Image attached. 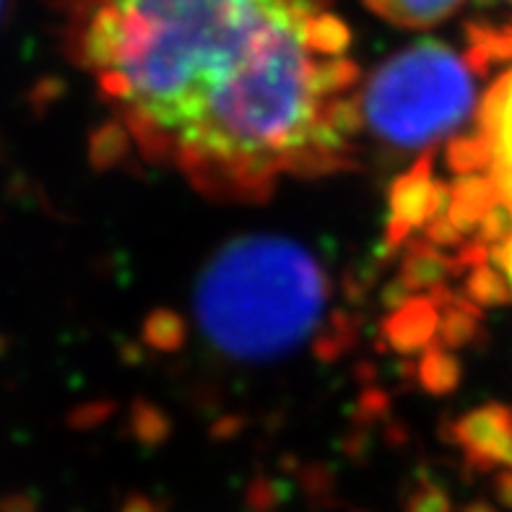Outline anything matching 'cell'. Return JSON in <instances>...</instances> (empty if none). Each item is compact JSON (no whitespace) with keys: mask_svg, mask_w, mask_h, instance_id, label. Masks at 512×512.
<instances>
[{"mask_svg":"<svg viewBox=\"0 0 512 512\" xmlns=\"http://www.w3.org/2000/svg\"><path fill=\"white\" fill-rule=\"evenodd\" d=\"M65 39L125 133L221 198L349 162L359 71L328 0H65Z\"/></svg>","mask_w":512,"mask_h":512,"instance_id":"1","label":"cell"},{"mask_svg":"<svg viewBox=\"0 0 512 512\" xmlns=\"http://www.w3.org/2000/svg\"><path fill=\"white\" fill-rule=\"evenodd\" d=\"M507 3H512V0H507Z\"/></svg>","mask_w":512,"mask_h":512,"instance_id":"7","label":"cell"},{"mask_svg":"<svg viewBox=\"0 0 512 512\" xmlns=\"http://www.w3.org/2000/svg\"><path fill=\"white\" fill-rule=\"evenodd\" d=\"M3 3H6V0H0V13H3Z\"/></svg>","mask_w":512,"mask_h":512,"instance_id":"6","label":"cell"},{"mask_svg":"<svg viewBox=\"0 0 512 512\" xmlns=\"http://www.w3.org/2000/svg\"><path fill=\"white\" fill-rule=\"evenodd\" d=\"M331 302V279L297 242L250 234L221 247L195 284V320L216 351L268 362L310 341Z\"/></svg>","mask_w":512,"mask_h":512,"instance_id":"2","label":"cell"},{"mask_svg":"<svg viewBox=\"0 0 512 512\" xmlns=\"http://www.w3.org/2000/svg\"><path fill=\"white\" fill-rule=\"evenodd\" d=\"M512 55V34L500 37ZM450 169L461 177L437 185L419 169V224L440 219L450 237L479 232L512 286V68L492 86L479 110V128L450 151Z\"/></svg>","mask_w":512,"mask_h":512,"instance_id":"4","label":"cell"},{"mask_svg":"<svg viewBox=\"0 0 512 512\" xmlns=\"http://www.w3.org/2000/svg\"><path fill=\"white\" fill-rule=\"evenodd\" d=\"M466 0H364V6L380 19L406 29H427L450 19Z\"/></svg>","mask_w":512,"mask_h":512,"instance_id":"5","label":"cell"},{"mask_svg":"<svg viewBox=\"0 0 512 512\" xmlns=\"http://www.w3.org/2000/svg\"><path fill=\"white\" fill-rule=\"evenodd\" d=\"M479 115L476 58L422 39L377 65L359 86V123L396 149H424Z\"/></svg>","mask_w":512,"mask_h":512,"instance_id":"3","label":"cell"}]
</instances>
